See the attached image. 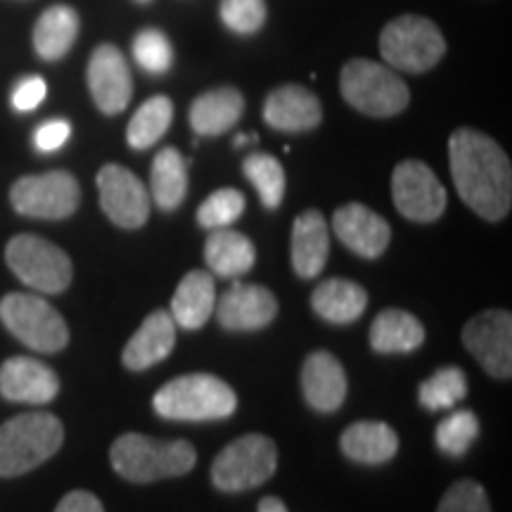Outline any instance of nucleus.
I'll return each instance as SVG.
<instances>
[{
  "label": "nucleus",
  "instance_id": "obj_40",
  "mask_svg": "<svg viewBox=\"0 0 512 512\" xmlns=\"http://www.w3.org/2000/svg\"><path fill=\"white\" fill-rule=\"evenodd\" d=\"M55 512H105L100 498L91 491H72L57 503Z\"/></svg>",
  "mask_w": 512,
  "mask_h": 512
},
{
  "label": "nucleus",
  "instance_id": "obj_21",
  "mask_svg": "<svg viewBox=\"0 0 512 512\" xmlns=\"http://www.w3.org/2000/svg\"><path fill=\"white\" fill-rule=\"evenodd\" d=\"M176 323L169 311L157 309L143 320L136 335L128 339L121 361L128 370H147L174 351Z\"/></svg>",
  "mask_w": 512,
  "mask_h": 512
},
{
  "label": "nucleus",
  "instance_id": "obj_26",
  "mask_svg": "<svg viewBox=\"0 0 512 512\" xmlns=\"http://www.w3.org/2000/svg\"><path fill=\"white\" fill-rule=\"evenodd\" d=\"M204 261L219 278H240L252 271L256 261L254 242L238 230L216 228L204 242Z\"/></svg>",
  "mask_w": 512,
  "mask_h": 512
},
{
  "label": "nucleus",
  "instance_id": "obj_23",
  "mask_svg": "<svg viewBox=\"0 0 512 512\" xmlns=\"http://www.w3.org/2000/svg\"><path fill=\"white\" fill-rule=\"evenodd\" d=\"M245 112V98L238 88H214L190 105V126L197 136H221L238 124Z\"/></svg>",
  "mask_w": 512,
  "mask_h": 512
},
{
  "label": "nucleus",
  "instance_id": "obj_17",
  "mask_svg": "<svg viewBox=\"0 0 512 512\" xmlns=\"http://www.w3.org/2000/svg\"><path fill=\"white\" fill-rule=\"evenodd\" d=\"M60 392V377L46 363L12 356L0 366V396L15 403H50Z\"/></svg>",
  "mask_w": 512,
  "mask_h": 512
},
{
  "label": "nucleus",
  "instance_id": "obj_43",
  "mask_svg": "<svg viewBox=\"0 0 512 512\" xmlns=\"http://www.w3.org/2000/svg\"><path fill=\"white\" fill-rule=\"evenodd\" d=\"M138 3H150V0H138Z\"/></svg>",
  "mask_w": 512,
  "mask_h": 512
},
{
  "label": "nucleus",
  "instance_id": "obj_5",
  "mask_svg": "<svg viewBox=\"0 0 512 512\" xmlns=\"http://www.w3.org/2000/svg\"><path fill=\"white\" fill-rule=\"evenodd\" d=\"M339 91L354 110L375 119L396 117L411 105L406 81L387 64L363 57L344 64L339 74Z\"/></svg>",
  "mask_w": 512,
  "mask_h": 512
},
{
  "label": "nucleus",
  "instance_id": "obj_7",
  "mask_svg": "<svg viewBox=\"0 0 512 512\" xmlns=\"http://www.w3.org/2000/svg\"><path fill=\"white\" fill-rule=\"evenodd\" d=\"M278 470V446L266 434L230 441L211 465V482L223 494H240L266 484Z\"/></svg>",
  "mask_w": 512,
  "mask_h": 512
},
{
  "label": "nucleus",
  "instance_id": "obj_38",
  "mask_svg": "<svg viewBox=\"0 0 512 512\" xmlns=\"http://www.w3.org/2000/svg\"><path fill=\"white\" fill-rule=\"evenodd\" d=\"M46 93L48 86L46 81H43V76H24V79L15 86V91H12V107H15L17 112L36 110V107L46 100Z\"/></svg>",
  "mask_w": 512,
  "mask_h": 512
},
{
  "label": "nucleus",
  "instance_id": "obj_13",
  "mask_svg": "<svg viewBox=\"0 0 512 512\" xmlns=\"http://www.w3.org/2000/svg\"><path fill=\"white\" fill-rule=\"evenodd\" d=\"M100 207L114 226L124 230L143 228L150 219V192L131 169L105 164L98 171Z\"/></svg>",
  "mask_w": 512,
  "mask_h": 512
},
{
  "label": "nucleus",
  "instance_id": "obj_10",
  "mask_svg": "<svg viewBox=\"0 0 512 512\" xmlns=\"http://www.w3.org/2000/svg\"><path fill=\"white\" fill-rule=\"evenodd\" d=\"M10 204L29 219H69L81 204V185L69 171L22 176L10 188Z\"/></svg>",
  "mask_w": 512,
  "mask_h": 512
},
{
  "label": "nucleus",
  "instance_id": "obj_22",
  "mask_svg": "<svg viewBox=\"0 0 512 512\" xmlns=\"http://www.w3.org/2000/svg\"><path fill=\"white\" fill-rule=\"evenodd\" d=\"M342 453L361 465H384L399 451V437L387 422L361 420L347 427L339 439Z\"/></svg>",
  "mask_w": 512,
  "mask_h": 512
},
{
  "label": "nucleus",
  "instance_id": "obj_1",
  "mask_svg": "<svg viewBox=\"0 0 512 512\" xmlns=\"http://www.w3.org/2000/svg\"><path fill=\"white\" fill-rule=\"evenodd\" d=\"M456 190L484 221H501L512 207V169L503 147L475 128H458L448 140Z\"/></svg>",
  "mask_w": 512,
  "mask_h": 512
},
{
  "label": "nucleus",
  "instance_id": "obj_20",
  "mask_svg": "<svg viewBox=\"0 0 512 512\" xmlns=\"http://www.w3.org/2000/svg\"><path fill=\"white\" fill-rule=\"evenodd\" d=\"M330 256V228L318 209H306L292 223V268L299 278L320 275Z\"/></svg>",
  "mask_w": 512,
  "mask_h": 512
},
{
  "label": "nucleus",
  "instance_id": "obj_27",
  "mask_svg": "<svg viewBox=\"0 0 512 512\" xmlns=\"http://www.w3.org/2000/svg\"><path fill=\"white\" fill-rule=\"evenodd\" d=\"M370 347L377 354H411L425 342V328L413 313L384 309L370 325Z\"/></svg>",
  "mask_w": 512,
  "mask_h": 512
},
{
  "label": "nucleus",
  "instance_id": "obj_12",
  "mask_svg": "<svg viewBox=\"0 0 512 512\" xmlns=\"http://www.w3.org/2000/svg\"><path fill=\"white\" fill-rule=\"evenodd\" d=\"M463 344L486 373L496 380L512 377V316L510 311L491 309L477 313L463 328Z\"/></svg>",
  "mask_w": 512,
  "mask_h": 512
},
{
  "label": "nucleus",
  "instance_id": "obj_32",
  "mask_svg": "<svg viewBox=\"0 0 512 512\" xmlns=\"http://www.w3.org/2000/svg\"><path fill=\"white\" fill-rule=\"evenodd\" d=\"M467 396V375L456 366H446L420 384V406L427 411H451Z\"/></svg>",
  "mask_w": 512,
  "mask_h": 512
},
{
  "label": "nucleus",
  "instance_id": "obj_3",
  "mask_svg": "<svg viewBox=\"0 0 512 512\" xmlns=\"http://www.w3.org/2000/svg\"><path fill=\"white\" fill-rule=\"evenodd\" d=\"M152 406L157 415L166 420H226L238 408V396L230 389V384L216 375L192 373L166 382L155 394Z\"/></svg>",
  "mask_w": 512,
  "mask_h": 512
},
{
  "label": "nucleus",
  "instance_id": "obj_39",
  "mask_svg": "<svg viewBox=\"0 0 512 512\" xmlns=\"http://www.w3.org/2000/svg\"><path fill=\"white\" fill-rule=\"evenodd\" d=\"M72 136V126L64 119H50L43 126L36 128L34 133V145L38 152H55L67 143Z\"/></svg>",
  "mask_w": 512,
  "mask_h": 512
},
{
  "label": "nucleus",
  "instance_id": "obj_14",
  "mask_svg": "<svg viewBox=\"0 0 512 512\" xmlns=\"http://www.w3.org/2000/svg\"><path fill=\"white\" fill-rule=\"evenodd\" d=\"M88 91L102 114H121L128 107L133 95L131 69L124 53L112 43H102L93 50L86 69Z\"/></svg>",
  "mask_w": 512,
  "mask_h": 512
},
{
  "label": "nucleus",
  "instance_id": "obj_35",
  "mask_svg": "<svg viewBox=\"0 0 512 512\" xmlns=\"http://www.w3.org/2000/svg\"><path fill=\"white\" fill-rule=\"evenodd\" d=\"M133 57L147 74H166L174 64V46L159 29H143L133 41Z\"/></svg>",
  "mask_w": 512,
  "mask_h": 512
},
{
  "label": "nucleus",
  "instance_id": "obj_19",
  "mask_svg": "<svg viewBox=\"0 0 512 512\" xmlns=\"http://www.w3.org/2000/svg\"><path fill=\"white\" fill-rule=\"evenodd\" d=\"M306 403L318 413H335L347 399V373L330 351H313L302 368Z\"/></svg>",
  "mask_w": 512,
  "mask_h": 512
},
{
  "label": "nucleus",
  "instance_id": "obj_11",
  "mask_svg": "<svg viewBox=\"0 0 512 512\" xmlns=\"http://www.w3.org/2000/svg\"><path fill=\"white\" fill-rule=\"evenodd\" d=\"M392 197L403 219L432 223L446 211L448 197L437 174L420 159H406L394 169Z\"/></svg>",
  "mask_w": 512,
  "mask_h": 512
},
{
  "label": "nucleus",
  "instance_id": "obj_24",
  "mask_svg": "<svg viewBox=\"0 0 512 512\" xmlns=\"http://www.w3.org/2000/svg\"><path fill=\"white\" fill-rule=\"evenodd\" d=\"M216 306L214 275L207 271H190L178 283L171 299V318L183 330H200L207 325Z\"/></svg>",
  "mask_w": 512,
  "mask_h": 512
},
{
  "label": "nucleus",
  "instance_id": "obj_34",
  "mask_svg": "<svg viewBox=\"0 0 512 512\" xmlns=\"http://www.w3.org/2000/svg\"><path fill=\"white\" fill-rule=\"evenodd\" d=\"M245 214V195L235 188H221L211 192L197 209V223L207 230L230 228Z\"/></svg>",
  "mask_w": 512,
  "mask_h": 512
},
{
  "label": "nucleus",
  "instance_id": "obj_18",
  "mask_svg": "<svg viewBox=\"0 0 512 512\" xmlns=\"http://www.w3.org/2000/svg\"><path fill=\"white\" fill-rule=\"evenodd\" d=\"M264 121L275 131L304 133L323 121V107L309 88L287 83L268 93L264 102Z\"/></svg>",
  "mask_w": 512,
  "mask_h": 512
},
{
  "label": "nucleus",
  "instance_id": "obj_25",
  "mask_svg": "<svg viewBox=\"0 0 512 512\" xmlns=\"http://www.w3.org/2000/svg\"><path fill=\"white\" fill-rule=\"evenodd\" d=\"M311 309L325 323L349 325L368 309V292L354 280L330 278L320 283L311 294Z\"/></svg>",
  "mask_w": 512,
  "mask_h": 512
},
{
  "label": "nucleus",
  "instance_id": "obj_41",
  "mask_svg": "<svg viewBox=\"0 0 512 512\" xmlns=\"http://www.w3.org/2000/svg\"><path fill=\"white\" fill-rule=\"evenodd\" d=\"M259 512H290V510H287V505L280 501V498L266 496V498H261Z\"/></svg>",
  "mask_w": 512,
  "mask_h": 512
},
{
  "label": "nucleus",
  "instance_id": "obj_37",
  "mask_svg": "<svg viewBox=\"0 0 512 512\" xmlns=\"http://www.w3.org/2000/svg\"><path fill=\"white\" fill-rule=\"evenodd\" d=\"M437 512H491L489 496L475 479H460L441 496Z\"/></svg>",
  "mask_w": 512,
  "mask_h": 512
},
{
  "label": "nucleus",
  "instance_id": "obj_2",
  "mask_svg": "<svg viewBox=\"0 0 512 512\" xmlns=\"http://www.w3.org/2000/svg\"><path fill=\"white\" fill-rule=\"evenodd\" d=\"M114 472L133 484H150L159 479L181 477L197 463L195 446L185 439L159 441L145 434L128 432L110 448Z\"/></svg>",
  "mask_w": 512,
  "mask_h": 512
},
{
  "label": "nucleus",
  "instance_id": "obj_31",
  "mask_svg": "<svg viewBox=\"0 0 512 512\" xmlns=\"http://www.w3.org/2000/svg\"><path fill=\"white\" fill-rule=\"evenodd\" d=\"M242 171H245L247 181L254 185L256 195H259L261 204L266 209H278L285 197V169L273 155L266 152H254V155L245 157L242 162Z\"/></svg>",
  "mask_w": 512,
  "mask_h": 512
},
{
  "label": "nucleus",
  "instance_id": "obj_30",
  "mask_svg": "<svg viewBox=\"0 0 512 512\" xmlns=\"http://www.w3.org/2000/svg\"><path fill=\"white\" fill-rule=\"evenodd\" d=\"M171 121H174V102L166 98V95H152L150 100H145L138 107L133 119L128 121V145L133 150H147V147L159 143V138L169 131Z\"/></svg>",
  "mask_w": 512,
  "mask_h": 512
},
{
  "label": "nucleus",
  "instance_id": "obj_9",
  "mask_svg": "<svg viewBox=\"0 0 512 512\" xmlns=\"http://www.w3.org/2000/svg\"><path fill=\"white\" fill-rule=\"evenodd\" d=\"M5 261L10 271L31 290L60 294L72 285V259L64 249L38 235H15L5 247Z\"/></svg>",
  "mask_w": 512,
  "mask_h": 512
},
{
  "label": "nucleus",
  "instance_id": "obj_4",
  "mask_svg": "<svg viewBox=\"0 0 512 512\" xmlns=\"http://www.w3.org/2000/svg\"><path fill=\"white\" fill-rule=\"evenodd\" d=\"M64 427L53 413H22L0 425V477H19L60 451Z\"/></svg>",
  "mask_w": 512,
  "mask_h": 512
},
{
  "label": "nucleus",
  "instance_id": "obj_33",
  "mask_svg": "<svg viewBox=\"0 0 512 512\" xmlns=\"http://www.w3.org/2000/svg\"><path fill=\"white\" fill-rule=\"evenodd\" d=\"M479 437V420L472 411H456L437 425V446L446 456L460 458Z\"/></svg>",
  "mask_w": 512,
  "mask_h": 512
},
{
  "label": "nucleus",
  "instance_id": "obj_29",
  "mask_svg": "<svg viewBox=\"0 0 512 512\" xmlns=\"http://www.w3.org/2000/svg\"><path fill=\"white\" fill-rule=\"evenodd\" d=\"M188 195V164L176 147H164L150 171V197L162 211H174Z\"/></svg>",
  "mask_w": 512,
  "mask_h": 512
},
{
  "label": "nucleus",
  "instance_id": "obj_42",
  "mask_svg": "<svg viewBox=\"0 0 512 512\" xmlns=\"http://www.w3.org/2000/svg\"><path fill=\"white\" fill-rule=\"evenodd\" d=\"M252 140H256V136H238V138H235V147H242V145L252 143Z\"/></svg>",
  "mask_w": 512,
  "mask_h": 512
},
{
  "label": "nucleus",
  "instance_id": "obj_6",
  "mask_svg": "<svg viewBox=\"0 0 512 512\" xmlns=\"http://www.w3.org/2000/svg\"><path fill=\"white\" fill-rule=\"evenodd\" d=\"M380 53L392 69L422 74L437 67L446 55V38L432 19L401 15L382 29Z\"/></svg>",
  "mask_w": 512,
  "mask_h": 512
},
{
  "label": "nucleus",
  "instance_id": "obj_15",
  "mask_svg": "<svg viewBox=\"0 0 512 512\" xmlns=\"http://www.w3.org/2000/svg\"><path fill=\"white\" fill-rule=\"evenodd\" d=\"M221 328L230 332L264 330L278 316V299L264 285L235 283L214 306Z\"/></svg>",
  "mask_w": 512,
  "mask_h": 512
},
{
  "label": "nucleus",
  "instance_id": "obj_8",
  "mask_svg": "<svg viewBox=\"0 0 512 512\" xmlns=\"http://www.w3.org/2000/svg\"><path fill=\"white\" fill-rule=\"evenodd\" d=\"M0 320L10 335L41 354H57L69 344V328L62 313L36 294H5L0 299Z\"/></svg>",
  "mask_w": 512,
  "mask_h": 512
},
{
  "label": "nucleus",
  "instance_id": "obj_36",
  "mask_svg": "<svg viewBox=\"0 0 512 512\" xmlns=\"http://www.w3.org/2000/svg\"><path fill=\"white\" fill-rule=\"evenodd\" d=\"M221 22L240 36H252L266 24V0H221Z\"/></svg>",
  "mask_w": 512,
  "mask_h": 512
},
{
  "label": "nucleus",
  "instance_id": "obj_28",
  "mask_svg": "<svg viewBox=\"0 0 512 512\" xmlns=\"http://www.w3.org/2000/svg\"><path fill=\"white\" fill-rule=\"evenodd\" d=\"M79 12L69 5H53L38 17L34 27V50L43 60L55 62L72 50L79 36Z\"/></svg>",
  "mask_w": 512,
  "mask_h": 512
},
{
  "label": "nucleus",
  "instance_id": "obj_16",
  "mask_svg": "<svg viewBox=\"0 0 512 512\" xmlns=\"http://www.w3.org/2000/svg\"><path fill=\"white\" fill-rule=\"evenodd\" d=\"M332 230L351 252L363 256V259H377L387 252L392 242V228L377 211L366 204H344L332 216Z\"/></svg>",
  "mask_w": 512,
  "mask_h": 512
}]
</instances>
